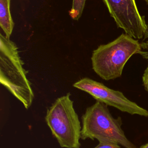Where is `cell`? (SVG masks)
<instances>
[{
    "label": "cell",
    "instance_id": "cell-1",
    "mask_svg": "<svg viewBox=\"0 0 148 148\" xmlns=\"http://www.w3.org/2000/svg\"><path fill=\"white\" fill-rule=\"evenodd\" d=\"M23 65L16 43L1 34L0 82L28 109L34 94Z\"/></svg>",
    "mask_w": 148,
    "mask_h": 148
},
{
    "label": "cell",
    "instance_id": "cell-2",
    "mask_svg": "<svg viewBox=\"0 0 148 148\" xmlns=\"http://www.w3.org/2000/svg\"><path fill=\"white\" fill-rule=\"evenodd\" d=\"M140 43L127 34L114 40L99 45L92 53V68L102 79L108 81L120 77L130 57L141 50Z\"/></svg>",
    "mask_w": 148,
    "mask_h": 148
},
{
    "label": "cell",
    "instance_id": "cell-3",
    "mask_svg": "<svg viewBox=\"0 0 148 148\" xmlns=\"http://www.w3.org/2000/svg\"><path fill=\"white\" fill-rule=\"evenodd\" d=\"M81 120L82 139H96L98 142H115L124 148H137L125 136L121 117H113L106 104L97 101L86 109Z\"/></svg>",
    "mask_w": 148,
    "mask_h": 148
},
{
    "label": "cell",
    "instance_id": "cell-4",
    "mask_svg": "<svg viewBox=\"0 0 148 148\" xmlns=\"http://www.w3.org/2000/svg\"><path fill=\"white\" fill-rule=\"evenodd\" d=\"M45 121L61 147H80L82 126L70 93L56 99L47 109Z\"/></svg>",
    "mask_w": 148,
    "mask_h": 148
},
{
    "label": "cell",
    "instance_id": "cell-5",
    "mask_svg": "<svg viewBox=\"0 0 148 148\" xmlns=\"http://www.w3.org/2000/svg\"><path fill=\"white\" fill-rule=\"evenodd\" d=\"M73 86L86 92L96 101L114 107L121 112L148 117V110L127 98L121 91L110 89L102 83L84 77L73 83Z\"/></svg>",
    "mask_w": 148,
    "mask_h": 148
},
{
    "label": "cell",
    "instance_id": "cell-6",
    "mask_svg": "<svg viewBox=\"0 0 148 148\" xmlns=\"http://www.w3.org/2000/svg\"><path fill=\"white\" fill-rule=\"evenodd\" d=\"M119 28L135 39L144 37L147 24L139 13L135 0H103Z\"/></svg>",
    "mask_w": 148,
    "mask_h": 148
},
{
    "label": "cell",
    "instance_id": "cell-7",
    "mask_svg": "<svg viewBox=\"0 0 148 148\" xmlns=\"http://www.w3.org/2000/svg\"><path fill=\"white\" fill-rule=\"evenodd\" d=\"M10 7V0H0V26L8 38H10L14 25Z\"/></svg>",
    "mask_w": 148,
    "mask_h": 148
},
{
    "label": "cell",
    "instance_id": "cell-8",
    "mask_svg": "<svg viewBox=\"0 0 148 148\" xmlns=\"http://www.w3.org/2000/svg\"><path fill=\"white\" fill-rule=\"evenodd\" d=\"M86 0H72V7L69 11L70 17L74 20H78L82 15Z\"/></svg>",
    "mask_w": 148,
    "mask_h": 148
},
{
    "label": "cell",
    "instance_id": "cell-9",
    "mask_svg": "<svg viewBox=\"0 0 148 148\" xmlns=\"http://www.w3.org/2000/svg\"><path fill=\"white\" fill-rule=\"evenodd\" d=\"M94 148H121L120 145L110 141H99V143Z\"/></svg>",
    "mask_w": 148,
    "mask_h": 148
},
{
    "label": "cell",
    "instance_id": "cell-10",
    "mask_svg": "<svg viewBox=\"0 0 148 148\" xmlns=\"http://www.w3.org/2000/svg\"><path fill=\"white\" fill-rule=\"evenodd\" d=\"M142 80H143V84L144 85V87H145L146 90L148 92V65L143 73V75L142 76Z\"/></svg>",
    "mask_w": 148,
    "mask_h": 148
},
{
    "label": "cell",
    "instance_id": "cell-11",
    "mask_svg": "<svg viewBox=\"0 0 148 148\" xmlns=\"http://www.w3.org/2000/svg\"><path fill=\"white\" fill-rule=\"evenodd\" d=\"M145 38H148V24H147L146 26V29L145 32V35H144ZM140 46L142 49H148V40L146 41V42H142L140 43Z\"/></svg>",
    "mask_w": 148,
    "mask_h": 148
},
{
    "label": "cell",
    "instance_id": "cell-12",
    "mask_svg": "<svg viewBox=\"0 0 148 148\" xmlns=\"http://www.w3.org/2000/svg\"><path fill=\"white\" fill-rule=\"evenodd\" d=\"M138 54H140L144 58L148 60V51H142V50H140Z\"/></svg>",
    "mask_w": 148,
    "mask_h": 148
},
{
    "label": "cell",
    "instance_id": "cell-13",
    "mask_svg": "<svg viewBox=\"0 0 148 148\" xmlns=\"http://www.w3.org/2000/svg\"><path fill=\"white\" fill-rule=\"evenodd\" d=\"M139 148H148V143L142 145Z\"/></svg>",
    "mask_w": 148,
    "mask_h": 148
},
{
    "label": "cell",
    "instance_id": "cell-14",
    "mask_svg": "<svg viewBox=\"0 0 148 148\" xmlns=\"http://www.w3.org/2000/svg\"><path fill=\"white\" fill-rule=\"evenodd\" d=\"M146 1V2L147 3V4H148V0H145Z\"/></svg>",
    "mask_w": 148,
    "mask_h": 148
}]
</instances>
